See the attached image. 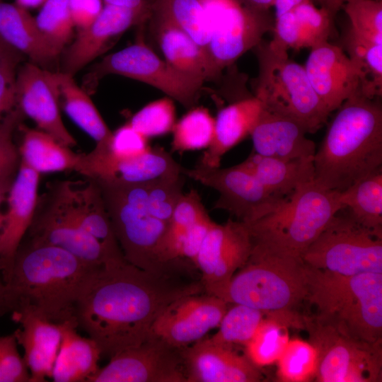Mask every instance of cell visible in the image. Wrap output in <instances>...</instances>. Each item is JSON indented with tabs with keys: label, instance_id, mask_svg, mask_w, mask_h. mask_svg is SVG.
Here are the masks:
<instances>
[{
	"label": "cell",
	"instance_id": "1",
	"mask_svg": "<svg viewBox=\"0 0 382 382\" xmlns=\"http://www.w3.org/2000/svg\"><path fill=\"white\" fill-rule=\"evenodd\" d=\"M183 270L154 272L125 258L106 261L92 270L81 289L75 307L77 328L108 359L140 345L167 306L183 296L205 292L200 277L185 279Z\"/></svg>",
	"mask_w": 382,
	"mask_h": 382
},
{
	"label": "cell",
	"instance_id": "2",
	"mask_svg": "<svg viewBox=\"0 0 382 382\" xmlns=\"http://www.w3.org/2000/svg\"><path fill=\"white\" fill-rule=\"evenodd\" d=\"M96 267L61 248L23 239L5 282L16 303L13 311H25L55 323L76 325L79 293Z\"/></svg>",
	"mask_w": 382,
	"mask_h": 382
},
{
	"label": "cell",
	"instance_id": "3",
	"mask_svg": "<svg viewBox=\"0 0 382 382\" xmlns=\"http://www.w3.org/2000/svg\"><path fill=\"white\" fill-rule=\"evenodd\" d=\"M336 110L313 156L314 181L342 192L382 169V107L357 93Z\"/></svg>",
	"mask_w": 382,
	"mask_h": 382
},
{
	"label": "cell",
	"instance_id": "4",
	"mask_svg": "<svg viewBox=\"0 0 382 382\" xmlns=\"http://www.w3.org/2000/svg\"><path fill=\"white\" fill-rule=\"evenodd\" d=\"M305 265V301L316 309L313 319L347 336L381 343L382 273L347 276Z\"/></svg>",
	"mask_w": 382,
	"mask_h": 382
},
{
	"label": "cell",
	"instance_id": "5",
	"mask_svg": "<svg viewBox=\"0 0 382 382\" xmlns=\"http://www.w3.org/2000/svg\"><path fill=\"white\" fill-rule=\"evenodd\" d=\"M342 208L340 192L323 187L313 180L286 196L274 211L246 224L254 246L301 259Z\"/></svg>",
	"mask_w": 382,
	"mask_h": 382
},
{
	"label": "cell",
	"instance_id": "6",
	"mask_svg": "<svg viewBox=\"0 0 382 382\" xmlns=\"http://www.w3.org/2000/svg\"><path fill=\"white\" fill-rule=\"evenodd\" d=\"M125 260L144 270L170 272L185 270L188 262H170L166 253L169 224L154 217L146 202V183L96 180Z\"/></svg>",
	"mask_w": 382,
	"mask_h": 382
},
{
	"label": "cell",
	"instance_id": "7",
	"mask_svg": "<svg viewBox=\"0 0 382 382\" xmlns=\"http://www.w3.org/2000/svg\"><path fill=\"white\" fill-rule=\"evenodd\" d=\"M306 294L302 259L273 254L253 245L248 260L233 276L222 299L266 313L292 312Z\"/></svg>",
	"mask_w": 382,
	"mask_h": 382
},
{
	"label": "cell",
	"instance_id": "8",
	"mask_svg": "<svg viewBox=\"0 0 382 382\" xmlns=\"http://www.w3.org/2000/svg\"><path fill=\"white\" fill-rule=\"evenodd\" d=\"M259 71L255 96L265 109L290 117L315 133L330 115L313 90L303 66L289 59L288 51L262 41L257 45Z\"/></svg>",
	"mask_w": 382,
	"mask_h": 382
},
{
	"label": "cell",
	"instance_id": "9",
	"mask_svg": "<svg viewBox=\"0 0 382 382\" xmlns=\"http://www.w3.org/2000/svg\"><path fill=\"white\" fill-rule=\"evenodd\" d=\"M304 264L342 275L382 273V232L341 209L303 254Z\"/></svg>",
	"mask_w": 382,
	"mask_h": 382
},
{
	"label": "cell",
	"instance_id": "10",
	"mask_svg": "<svg viewBox=\"0 0 382 382\" xmlns=\"http://www.w3.org/2000/svg\"><path fill=\"white\" fill-rule=\"evenodd\" d=\"M211 29L205 53L210 79L262 41L274 23L268 10L239 0H202Z\"/></svg>",
	"mask_w": 382,
	"mask_h": 382
},
{
	"label": "cell",
	"instance_id": "11",
	"mask_svg": "<svg viewBox=\"0 0 382 382\" xmlns=\"http://www.w3.org/2000/svg\"><path fill=\"white\" fill-rule=\"evenodd\" d=\"M303 324L319 353L317 381H381V343L347 336L313 318H305Z\"/></svg>",
	"mask_w": 382,
	"mask_h": 382
},
{
	"label": "cell",
	"instance_id": "12",
	"mask_svg": "<svg viewBox=\"0 0 382 382\" xmlns=\"http://www.w3.org/2000/svg\"><path fill=\"white\" fill-rule=\"evenodd\" d=\"M183 173L219 193L214 209L225 210L247 224L274 211L286 197L273 194L238 165L212 167L198 161L192 168H183Z\"/></svg>",
	"mask_w": 382,
	"mask_h": 382
},
{
	"label": "cell",
	"instance_id": "13",
	"mask_svg": "<svg viewBox=\"0 0 382 382\" xmlns=\"http://www.w3.org/2000/svg\"><path fill=\"white\" fill-rule=\"evenodd\" d=\"M118 74L149 84L187 108L195 107L202 86L160 58L143 42H137L104 57L91 73V79Z\"/></svg>",
	"mask_w": 382,
	"mask_h": 382
},
{
	"label": "cell",
	"instance_id": "14",
	"mask_svg": "<svg viewBox=\"0 0 382 382\" xmlns=\"http://www.w3.org/2000/svg\"><path fill=\"white\" fill-rule=\"evenodd\" d=\"M183 349L150 334L140 345L109 359L88 382H187Z\"/></svg>",
	"mask_w": 382,
	"mask_h": 382
},
{
	"label": "cell",
	"instance_id": "15",
	"mask_svg": "<svg viewBox=\"0 0 382 382\" xmlns=\"http://www.w3.org/2000/svg\"><path fill=\"white\" fill-rule=\"evenodd\" d=\"M38 195L35 214L23 239L61 248L87 264L98 267L108 257L98 241L69 214L53 184Z\"/></svg>",
	"mask_w": 382,
	"mask_h": 382
},
{
	"label": "cell",
	"instance_id": "16",
	"mask_svg": "<svg viewBox=\"0 0 382 382\" xmlns=\"http://www.w3.org/2000/svg\"><path fill=\"white\" fill-rule=\"evenodd\" d=\"M252 248V237L245 223L232 219L223 224L214 221L195 263L204 291L222 299L233 276L248 260Z\"/></svg>",
	"mask_w": 382,
	"mask_h": 382
},
{
	"label": "cell",
	"instance_id": "17",
	"mask_svg": "<svg viewBox=\"0 0 382 382\" xmlns=\"http://www.w3.org/2000/svg\"><path fill=\"white\" fill-rule=\"evenodd\" d=\"M229 304L206 292L183 296L164 308L151 334L173 347L185 348L218 328Z\"/></svg>",
	"mask_w": 382,
	"mask_h": 382
},
{
	"label": "cell",
	"instance_id": "18",
	"mask_svg": "<svg viewBox=\"0 0 382 382\" xmlns=\"http://www.w3.org/2000/svg\"><path fill=\"white\" fill-rule=\"evenodd\" d=\"M16 91V106L39 129L66 146L76 144L62 119L56 73L32 62L26 63L17 71Z\"/></svg>",
	"mask_w": 382,
	"mask_h": 382
},
{
	"label": "cell",
	"instance_id": "19",
	"mask_svg": "<svg viewBox=\"0 0 382 382\" xmlns=\"http://www.w3.org/2000/svg\"><path fill=\"white\" fill-rule=\"evenodd\" d=\"M303 66L313 90L330 114L359 93V71L341 47L328 41L314 45Z\"/></svg>",
	"mask_w": 382,
	"mask_h": 382
},
{
	"label": "cell",
	"instance_id": "20",
	"mask_svg": "<svg viewBox=\"0 0 382 382\" xmlns=\"http://www.w3.org/2000/svg\"><path fill=\"white\" fill-rule=\"evenodd\" d=\"M183 168L162 147L137 156L110 159L94 151L82 154L77 172L87 178L120 183H145L183 173Z\"/></svg>",
	"mask_w": 382,
	"mask_h": 382
},
{
	"label": "cell",
	"instance_id": "21",
	"mask_svg": "<svg viewBox=\"0 0 382 382\" xmlns=\"http://www.w3.org/2000/svg\"><path fill=\"white\" fill-rule=\"evenodd\" d=\"M85 182H54L61 200L71 217L96 239L108 259L125 257L115 235L98 183L87 178Z\"/></svg>",
	"mask_w": 382,
	"mask_h": 382
},
{
	"label": "cell",
	"instance_id": "22",
	"mask_svg": "<svg viewBox=\"0 0 382 382\" xmlns=\"http://www.w3.org/2000/svg\"><path fill=\"white\" fill-rule=\"evenodd\" d=\"M183 357L187 382H257L262 378L245 355L209 337L183 348Z\"/></svg>",
	"mask_w": 382,
	"mask_h": 382
},
{
	"label": "cell",
	"instance_id": "23",
	"mask_svg": "<svg viewBox=\"0 0 382 382\" xmlns=\"http://www.w3.org/2000/svg\"><path fill=\"white\" fill-rule=\"evenodd\" d=\"M40 175L21 163L7 195L0 232V273L4 282L35 214Z\"/></svg>",
	"mask_w": 382,
	"mask_h": 382
},
{
	"label": "cell",
	"instance_id": "24",
	"mask_svg": "<svg viewBox=\"0 0 382 382\" xmlns=\"http://www.w3.org/2000/svg\"><path fill=\"white\" fill-rule=\"evenodd\" d=\"M149 10H137L104 4L96 19L79 30L64 57V72L74 76L101 54L110 43L133 25L141 23Z\"/></svg>",
	"mask_w": 382,
	"mask_h": 382
},
{
	"label": "cell",
	"instance_id": "25",
	"mask_svg": "<svg viewBox=\"0 0 382 382\" xmlns=\"http://www.w3.org/2000/svg\"><path fill=\"white\" fill-rule=\"evenodd\" d=\"M11 319L19 327L13 332L23 349V359L30 382H44L51 378L62 340L59 323L51 322L25 311H15Z\"/></svg>",
	"mask_w": 382,
	"mask_h": 382
},
{
	"label": "cell",
	"instance_id": "26",
	"mask_svg": "<svg viewBox=\"0 0 382 382\" xmlns=\"http://www.w3.org/2000/svg\"><path fill=\"white\" fill-rule=\"evenodd\" d=\"M307 133L294 119L262 108L250 134L253 151L282 159L313 157L316 146L306 137Z\"/></svg>",
	"mask_w": 382,
	"mask_h": 382
},
{
	"label": "cell",
	"instance_id": "27",
	"mask_svg": "<svg viewBox=\"0 0 382 382\" xmlns=\"http://www.w3.org/2000/svg\"><path fill=\"white\" fill-rule=\"evenodd\" d=\"M262 108L261 101L254 96L221 108L215 117L213 140L199 162L220 166L223 156L250 135Z\"/></svg>",
	"mask_w": 382,
	"mask_h": 382
},
{
	"label": "cell",
	"instance_id": "28",
	"mask_svg": "<svg viewBox=\"0 0 382 382\" xmlns=\"http://www.w3.org/2000/svg\"><path fill=\"white\" fill-rule=\"evenodd\" d=\"M59 324L62 340L51 378L54 382H88L100 369V350L91 338L77 332L74 323Z\"/></svg>",
	"mask_w": 382,
	"mask_h": 382
},
{
	"label": "cell",
	"instance_id": "29",
	"mask_svg": "<svg viewBox=\"0 0 382 382\" xmlns=\"http://www.w3.org/2000/svg\"><path fill=\"white\" fill-rule=\"evenodd\" d=\"M238 165L280 197L291 195L314 180L313 157L282 159L263 156L253 151Z\"/></svg>",
	"mask_w": 382,
	"mask_h": 382
},
{
	"label": "cell",
	"instance_id": "30",
	"mask_svg": "<svg viewBox=\"0 0 382 382\" xmlns=\"http://www.w3.org/2000/svg\"><path fill=\"white\" fill-rule=\"evenodd\" d=\"M0 37L40 66L57 58L28 9L0 0Z\"/></svg>",
	"mask_w": 382,
	"mask_h": 382
},
{
	"label": "cell",
	"instance_id": "31",
	"mask_svg": "<svg viewBox=\"0 0 382 382\" xmlns=\"http://www.w3.org/2000/svg\"><path fill=\"white\" fill-rule=\"evenodd\" d=\"M156 37L164 59L176 71L202 86L210 79L204 50L184 31L156 17Z\"/></svg>",
	"mask_w": 382,
	"mask_h": 382
},
{
	"label": "cell",
	"instance_id": "32",
	"mask_svg": "<svg viewBox=\"0 0 382 382\" xmlns=\"http://www.w3.org/2000/svg\"><path fill=\"white\" fill-rule=\"evenodd\" d=\"M22 134L18 146L21 163L38 173L64 171L77 168L82 154H76L50 134L19 125Z\"/></svg>",
	"mask_w": 382,
	"mask_h": 382
},
{
	"label": "cell",
	"instance_id": "33",
	"mask_svg": "<svg viewBox=\"0 0 382 382\" xmlns=\"http://www.w3.org/2000/svg\"><path fill=\"white\" fill-rule=\"evenodd\" d=\"M294 312L267 313L256 332L244 346L245 356L258 369L277 362L290 340V327L303 326Z\"/></svg>",
	"mask_w": 382,
	"mask_h": 382
},
{
	"label": "cell",
	"instance_id": "34",
	"mask_svg": "<svg viewBox=\"0 0 382 382\" xmlns=\"http://www.w3.org/2000/svg\"><path fill=\"white\" fill-rule=\"evenodd\" d=\"M60 103L69 117L96 142L98 147L108 146L110 130L89 95L75 82L73 76L57 72Z\"/></svg>",
	"mask_w": 382,
	"mask_h": 382
},
{
	"label": "cell",
	"instance_id": "35",
	"mask_svg": "<svg viewBox=\"0 0 382 382\" xmlns=\"http://www.w3.org/2000/svg\"><path fill=\"white\" fill-rule=\"evenodd\" d=\"M340 200L360 224L382 232V169L340 192Z\"/></svg>",
	"mask_w": 382,
	"mask_h": 382
},
{
	"label": "cell",
	"instance_id": "36",
	"mask_svg": "<svg viewBox=\"0 0 382 382\" xmlns=\"http://www.w3.org/2000/svg\"><path fill=\"white\" fill-rule=\"evenodd\" d=\"M348 57L360 73L359 93L374 99L382 95V44L363 38L350 29L344 39Z\"/></svg>",
	"mask_w": 382,
	"mask_h": 382
},
{
	"label": "cell",
	"instance_id": "37",
	"mask_svg": "<svg viewBox=\"0 0 382 382\" xmlns=\"http://www.w3.org/2000/svg\"><path fill=\"white\" fill-rule=\"evenodd\" d=\"M153 9L156 17L181 29L205 52L211 29L202 0H156Z\"/></svg>",
	"mask_w": 382,
	"mask_h": 382
},
{
	"label": "cell",
	"instance_id": "38",
	"mask_svg": "<svg viewBox=\"0 0 382 382\" xmlns=\"http://www.w3.org/2000/svg\"><path fill=\"white\" fill-rule=\"evenodd\" d=\"M215 117L204 107H193L175 122L171 149L183 154L207 149L214 134Z\"/></svg>",
	"mask_w": 382,
	"mask_h": 382
},
{
	"label": "cell",
	"instance_id": "39",
	"mask_svg": "<svg viewBox=\"0 0 382 382\" xmlns=\"http://www.w3.org/2000/svg\"><path fill=\"white\" fill-rule=\"evenodd\" d=\"M277 377L282 382H308L316 378L319 353L310 341L290 339L276 362Z\"/></svg>",
	"mask_w": 382,
	"mask_h": 382
},
{
	"label": "cell",
	"instance_id": "40",
	"mask_svg": "<svg viewBox=\"0 0 382 382\" xmlns=\"http://www.w3.org/2000/svg\"><path fill=\"white\" fill-rule=\"evenodd\" d=\"M224 315L218 331L211 337L212 341L233 347L245 346L253 337L267 313L239 303H231Z\"/></svg>",
	"mask_w": 382,
	"mask_h": 382
},
{
	"label": "cell",
	"instance_id": "41",
	"mask_svg": "<svg viewBox=\"0 0 382 382\" xmlns=\"http://www.w3.org/2000/svg\"><path fill=\"white\" fill-rule=\"evenodd\" d=\"M35 18L42 35L57 57L70 41L75 27L69 0H47Z\"/></svg>",
	"mask_w": 382,
	"mask_h": 382
},
{
	"label": "cell",
	"instance_id": "42",
	"mask_svg": "<svg viewBox=\"0 0 382 382\" xmlns=\"http://www.w3.org/2000/svg\"><path fill=\"white\" fill-rule=\"evenodd\" d=\"M209 214L198 192L190 190L183 193L178 200L172 214L166 241V257L170 262H180L177 255L178 243L194 224Z\"/></svg>",
	"mask_w": 382,
	"mask_h": 382
},
{
	"label": "cell",
	"instance_id": "43",
	"mask_svg": "<svg viewBox=\"0 0 382 382\" xmlns=\"http://www.w3.org/2000/svg\"><path fill=\"white\" fill-rule=\"evenodd\" d=\"M175 122L173 100L166 97L144 105L132 116L127 123L149 139L172 132Z\"/></svg>",
	"mask_w": 382,
	"mask_h": 382
},
{
	"label": "cell",
	"instance_id": "44",
	"mask_svg": "<svg viewBox=\"0 0 382 382\" xmlns=\"http://www.w3.org/2000/svg\"><path fill=\"white\" fill-rule=\"evenodd\" d=\"M185 175L175 174L146 183V202L149 212L170 224L174 209L183 195Z\"/></svg>",
	"mask_w": 382,
	"mask_h": 382
},
{
	"label": "cell",
	"instance_id": "45",
	"mask_svg": "<svg viewBox=\"0 0 382 382\" xmlns=\"http://www.w3.org/2000/svg\"><path fill=\"white\" fill-rule=\"evenodd\" d=\"M351 26L357 35L377 44H382L381 0H357L345 4Z\"/></svg>",
	"mask_w": 382,
	"mask_h": 382
},
{
	"label": "cell",
	"instance_id": "46",
	"mask_svg": "<svg viewBox=\"0 0 382 382\" xmlns=\"http://www.w3.org/2000/svg\"><path fill=\"white\" fill-rule=\"evenodd\" d=\"M25 116L16 106L0 124V182L14 177L21 163L18 147L14 144L13 134Z\"/></svg>",
	"mask_w": 382,
	"mask_h": 382
},
{
	"label": "cell",
	"instance_id": "47",
	"mask_svg": "<svg viewBox=\"0 0 382 382\" xmlns=\"http://www.w3.org/2000/svg\"><path fill=\"white\" fill-rule=\"evenodd\" d=\"M148 139L127 122L112 132L108 147L96 146L93 151L110 159L132 158L151 148Z\"/></svg>",
	"mask_w": 382,
	"mask_h": 382
},
{
	"label": "cell",
	"instance_id": "48",
	"mask_svg": "<svg viewBox=\"0 0 382 382\" xmlns=\"http://www.w3.org/2000/svg\"><path fill=\"white\" fill-rule=\"evenodd\" d=\"M313 47L328 41L334 13L327 6L317 8L312 0H306L292 9Z\"/></svg>",
	"mask_w": 382,
	"mask_h": 382
},
{
	"label": "cell",
	"instance_id": "49",
	"mask_svg": "<svg viewBox=\"0 0 382 382\" xmlns=\"http://www.w3.org/2000/svg\"><path fill=\"white\" fill-rule=\"evenodd\" d=\"M272 30L274 36L270 44L273 47L286 51L313 47L292 9L275 18Z\"/></svg>",
	"mask_w": 382,
	"mask_h": 382
},
{
	"label": "cell",
	"instance_id": "50",
	"mask_svg": "<svg viewBox=\"0 0 382 382\" xmlns=\"http://www.w3.org/2000/svg\"><path fill=\"white\" fill-rule=\"evenodd\" d=\"M13 334L0 336V382H30V374Z\"/></svg>",
	"mask_w": 382,
	"mask_h": 382
},
{
	"label": "cell",
	"instance_id": "51",
	"mask_svg": "<svg viewBox=\"0 0 382 382\" xmlns=\"http://www.w3.org/2000/svg\"><path fill=\"white\" fill-rule=\"evenodd\" d=\"M214 222L207 214L188 228L178 243V257L195 265L202 243Z\"/></svg>",
	"mask_w": 382,
	"mask_h": 382
},
{
	"label": "cell",
	"instance_id": "52",
	"mask_svg": "<svg viewBox=\"0 0 382 382\" xmlns=\"http://www.w3.org/2000/svg\"><path fill=\"white\" fill-rule=\"evenodd\" d=\"M22 57L23 54L13 57L0 66V124L16 107L17 66Z\"/></svg>",
	"mask_w": 382,
	"mask_h": 382
},
{
	"label": "cell",
	"instance_id": "53",
	"mask_svg": "<svg viewBox=\"0 0 382 382\" xmlns=\"http://www.w3.org/2000/svg\"><path fill=\"white\" fill-rule=\"evenodd\" d=\"M103 3V0H69L74 26L82 30L90 25L100 13Z\"/></svg>",
	"mask_w": 382,
	"mask_h": 382
},
{
	"label": "cell",
	"instance_id": "54",
	"mask_svg": "<svg viewBox=\"0 0 382 382\" xmlns=\"http://www.w3.org/2000/svg\"><path fill=\"white\" fill-rule=\"evenodd\" d=\"M15 308V301L0 273V317L11 313Z\"/></svg>",
	"mask_w": 382,
	"mask_h": 382
},
{
	"label": "cell",
	"instance_id": "55",
	"mask_svg": "<svg viewBox=\"0 0 382 382\" xmlns=\"http://www.w3.org/2000/svg\"><path fill=\"white\" fill-rule=\"evenodd\" d=\"M306 0H274L273 6L275 8V18L293 9L295 6ZM323 6L328 7L330 0H318Z\"/></svg>",
	"mask_w": 382,
	"mask_h": 382
},
{
	"label": "cell",
	"instance_id": "56",
	"mask_svg": "<svg viewBox=\"0 0 382 382\" xmlns=\"http://www.w3.org/2000/svg\"><path fill=\"white\" fill-rule=\"evenodd\" d=\"M104 4H110L116 6L137 9L149 10L146 0H103Z\"/></svg>",
	"mask_w": 382,
	"mask_h": 382
},
{
	"label": "cell",
	"instance_id": "57",
	"mask_svg": "<svg viewBox=\"0 0 382 382\" xmlns=\"http://www.w3.org/2000/svg\"><path fill=\"white\" fill-rule=\"evenodd\" d=\"M21 54L0 37V66L8 59Z\"/></svg>",
	"mask_w": 382,
	"mask_h": 382
},
{
	"label": "cell",
	"instance_id": "58",
	"mask_svg": "<svg viewBox=\"0 0 382 382\" xmlns=\"http://www.w3.org/2000/svg\"><path fill=\"white\" fill-rule=\"evenodd\" d=\"M14 178L15 176L5 179L0 182V232L4 221V213L1 212V206L2 203L6 199L7 195L8 193Z\"/></svg>",
	"mask_w": 382,
	"mask_h": 382
},
{
	"label": "cell",
	"instance_id": "59",
	"mask_svg": "<svg viewBox=\"0 0 382 382\" xmlns=\"http://www.w3.org/2000/svg\"><path fill=\"white\" fill-rule=\"evenodd\" d=\"M47 0H16V4L24 8H34L42 5Z\"/></svg>",
	"mask_w": 382,
	"mask_h": 382
},
{
	"label": "cell",
	"instance_id": "60",
	"mask_svg": "<svg viewBox=\"0 0 382 382\" xmlns=\"http://www.w3.org/2000/svg\"><path fill=\"white\" fill-rule=\"evenodd\" d=\"M357 0H330L328 8L333 12H336L345 4Z\"/></svg>",
	"mask_w": 382,
	"mask_h": 382
},
{
	"label": "cell",
	"instance_id": "61",
	"mask_svg": "<svg viewBox=\"0 0 382 382\" xmlns=\"http://www.w3.org/2000/svg\"><path fill=\"white\" fill-rule=\"evenodd\" d=\"M253 4L263 8L267 9L273 6L274 0H249Z\"/></svg>",
	"mask_w": 382,
	"mask_h": 382
}]
</instances>
